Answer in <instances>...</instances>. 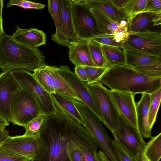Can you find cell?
<instances>
[{
  "instance_id": "cell-1",
  "label": "cell",
  "mask_w": 161,
  "mask_h": 161,
  "mask_svg": "<svg viewBox=\"0 0 161 161\" xmlns=\"http://www.w3.org/2000/svg\"><path fill=\"white\" fill-rule=\"evenodd\" d=\"M80 125L59 110L55 114L46 116L40 131L47 147L46 161H70L67 144L73 139Z\"/></svg>"
},
{
  "instance_id": "cell-2",
  "label": "cell",
  "mask_w": 161,
  "mask_h": 161,
  "mask_svg": "<svg viewBox=\"0 0 161 161\" xmlns=\"http://www.w3.org/2000/svg\"><path fill=\"white\" fill-rule=\"evenodd\" d=\"M99 82L110 90L129 92L134 95L151 94L161 88V77L146 75L125 65L108 68Z\"/></svg>"
},
{
  "instance_id": "cell-3",
  "label": "cell",
  "mask_w": 161,
  "mask_h": 161,
  "mask_svg": "<svg viewBox=\"0 0 161 161\" xmlns=\"http://www.w3.org/2000/svg\"><path fill=\"white\" fill-rule=\"evenodd\" d=\"M45 57L36 48L26 46L14 41L5 33L0 40V69L8 72L18 69L33 71L47 64Z\"/></svg>"
},
{
  "instance_id": "cell-4",
  "label": "cell",
  "mask_w": 161,
  "mask_h": 161,
  "mask_svg": "<svg viewBox=\"0 0 161 161\" xmlns=\"http://www.w3.org/2000/svg\"><path fill=\"white\" fill-rule=\"evenodd\" d=\"M20 87L31 94L38 103L42 114H56L58 110L50 94L41 86L32 74L26 70L18 69L10 71Z\"/></svg>"
},
{
  "instance_id": "cell-5",
  "label": "cell",
  "mask_w": 161,
  "mask_h": 161,
  "mask_svg": "<svg viewBox=\"0 0 161 161\" xmlns=\"http://www.w3.org/2000/svg\"><path fill=\"white\" fill-rule=\"evenodd\" d=\"M0 145L15 154L38 161H44L47 152L46 142L42 137L9 136Z\"/></svg>"
},
{
  "instance_id": "cell-6",
  "label": "cell",
  "mask_w": 161,
  "mask_h": 161,
  "mask_svg": "<svg viewBox=\"0 0 161 161\" xmlns=\"http://www.w3.org/2000/svg\"><path fill=\"white\" fill-rule=\"evenodd\" d=\"M74 103L83 117L85 123V127L92 134L97 146L111 161H119L113 148L112 140L100 119L82 102L75 100Z\"/></svg>"
},
{
  "instance_id": "cell-7",
  "label": "cell",
  "mask_w": 161,
  "mask_h": 161,
  "mask_svg": "<svg viewBox=\"0 0 161 161\" xmlns=\"http://www.w3.org/2000/svg\"><path fill=\"white\" fill-rule=\"evenodd\" d=\"M42 114L41 110L34 98L20 87L14 94L12 101L11 122L24 127Z\"/></svg>"
},
{
  "instance_id": "cell-8",
  "label": "cell",
  "mask_w": 161,
  "mask_h": 161,
  "mask_svg": "<svg viewBox=\"0 0 161 161\" xmlns=\"http://www.w3.org/2000/svg\"><path fill=\"white\" fill-rule=\"evenodd\" d=\"M88 86L100 111L102 122L113 133L119 127V115L111 97L109 90L99 81Z\"/></svg>"
},
{
  "instance_id": "cell-9",
  "label": "cell",
  "mask_w": 161,
  "mask_h": 161,
  "mask_svg": "<svg viewBox=\"0 0 161 161\" xmlns=\"http://www.w3.org/2000/svg\"><path fill=\"white\" fill-rule=\"evenodd\" d=\"M73 21L78 40H89L99 36L95 18L83 0H71Z\"/></svg>"
},
{
  "instance_id": "cell-10",
  "label": "cell",
  "mask_w": 161,
  "mask_h": 161,
  "mask_svg": "<svg viewBox=\"0 0 161 161\" xmlns=\"http://www.w3.org/2000/svg\"><path fill=\"white\" fill-rule=\"evenodd\" d=\"M123 48L150 55L161 56V33L147 30L128 33Z\"/></svg>"
},
{
  "instance_id": "cell-11",
  "label": "cell",
  "mask_w": 161,
  "mask_h": 161,
  "mask_svg": "<svg viewBox=\"0 0 161 161\" xmlns=\"http://www.w3.org/2000/svg\"><path fill=\"white\" fill-rule=\"evenodd\" d=\"M59 14L58 28L52 35L51 39L57 44L69 47L79 40L74 26L71 0H58Z\"/></svg>"
},
{
  "instance_id": "cell-12",
  "label": "cell",
  "mask_w": 161,
  "mask_h": 161,
  "mask_svg": "<svg viewBox=\"0 0 161 161\" xmlns=\"http://www.w3.org/2000/svg\"><path fill=\"white\" fill-rule=\"evenodd\" d=\"M123 49L126 57L125 65L148 76L161 77V56Z\"/></svg>"
},
{
  "instance_id": "cell-13",
  "label": "cell",
  "mask_w": 161,
  "mask_h": 161,
  "mask_svg": "<svg viewBox=\"0 0 161 161\" xmlns=\"http://www.w3.org/2000/svg\"><path fill=\"white\" fill-rule=\"evenodd\" d=\"M119 124V128L112 133L114 139L135 156L143 151L146 143L138 129L120 116Z\"/></svg>"
},
{
  "instance_id": "cell-14",
  "label": "cell",
  "mask_w": 161,
  "mask_h": 161,
  "mask_svg": "<svg viewBox=\"0 0 161 161\" xmlns=\"http://www.w3.org/2000/svg\"><path fill=\"white\" fill-rule=\"evenodd\" d=\"M59 71L80 100L103 121L102 116L86 82L80 79L68 66L61 65Z\"/></svg>"
},
{
  "instance_id": "cell-15",
  "label": "cell",
  "mask_w": 161,
  "mask_h": 161,
  "mask_svg": "<svg viewBox=\"0 0 161 161\" xmlns=\"http://www.w3.org/2000/svg\"><path fill=\"white\" fill-rule=\"evenodd\" d=\"M20 86L10 71L0 74V115L11 122V106L14 94Z\"/></svg>"
},
{
  "instance_id": "cell-16",
  "label": "cell",
  "mask_w": 161,
  "mask_h": 161,
  "mask_svg": "<svg viewBox=\"0 0 161 161\" xmlns=\"http://www.w3.org/2000/svg\"><path fill=\"white\" fill-rule=\"evenodd\" d=\"M109 92L119 116L138 129L134 95L129 92L112 90H109Z\"/></svg>"
},
{
  "instance_id": "cell-17",
  "label": "cell",
  "mask_w": 161,
  "mask_h": 161,
  "mask_svg": "<svg viewBox=\"0 0 161 161\" xmlns=\"http://www.w3.org/2000/svg\"><path fill=\"white\" fill-rule=\"evenodd\" d=\"M11 36L12 39L16 42L27 46L36 48L45 45L47 36L42 31L36 28L23 29L18 25Z\"/></svg>"
},
{
  "instance_id": "cell-18",
  "label": "cell",
  "mask_w": 161,
  "mask_h": 161,
  "mask_svg": "<svg viewBox=\"0 0 161 161\" xmlns=\"http://www.w3.org/2000/svg\"><path fill=\"white\" fill-rule=\"evenodd\" d=\"M68 48L69 59L75 66L97 67L92 59L88 40H79Z\"/></svg>"
},
{
  "instance_id": "cell-19",
  "label": "cell",
  "mask_w": 161,
  "mask_h": 161,
  "mask_svg": "<svg viewBox=\"0 0 161 161\" xmlns=\"http://www.w3.org/2000/svg\"><path fill=\"white\" fill-rule=\"evenodd\" d=\"M151 94H142L140 100L136 104L137 124L138 130L142 137L151 138L152 129L149 121V110Z\"/></svg>"
},
{
  "instance_id": "cell-20",
  "label": "cell",
  "mask_w": 161,
  "mask_h": 161,
  "mask_svg": "<svg viewBox=\"0 0 161 161\" xmlns=\"http://www.w3.org/2000/svg\"><path fill=\"white\" fill-rule=\"evenodd\" d=\"M161 12H142L127 18L126 28L128 33L138 32L148 30L153 26V21L155 17Z\"/></svg>"
},
{
  "instance_id": "cell-21",
  "label": "cell",
  "mask_w": 161,
  "mask_h": 161,
  "mask_svg": "<svg viewBox=\"0 0 161 161\" xmlns=\"http://www.w3.org/2000/svg\"><path fill=\"white\" fill-rule=\"evenodd\" d=\"M50 95L57 109L66 114L85 126V121L73 99L56 92L52 93Z\"/></svg>"
},
{
  "instance_id": "cell-22",
  "label": "cell",
  "mask_w": 161,
  "mask_h": 161,
  "mask_svg": "<svg viewBox=\"0 0 161 161\" xmlns=\"http://www.w3.org/2000/svg\"><path fill=\"white\" fill-rule=\"evenodd\" d=\"M83 1L90 8L96 10L118 23L127 19L122 11L112 6L106 0H84Z\"/></svg>"
},
{
  "instance_id": "cell-23",
  "label": "cell",
  "mask_w": 161,
  "mask_h": 161,
  "mask_svg": "<svg viewBox=\"0 0 161 161\" xmlns=\"http://www.w3.org/2000/svg\"><path fill=\"white\" fill-rule=\"evenodd\" d=\"M96 20L99 36L112 35L127 31L126 27H121L118 23L96 10L90 8Z\"/></svg>"
},
{
  "instance_id": "cell-24",
  "label": "cell",
  "mask_w": 161,
  "mask_h": 161,
  "mask_svg": "<svg viewBox=\"0 0 161 161\" xmlns=\"http://www.w3.org/2000/svg\"><path fill=\"white\" fill-rule=\"evenodd\" d=\"M101 45L108 68L125 64L126 57L123 47Z\"/></svg>"
},
{
  "instance_id": "cell-25",
  "label": "cell",
  "mask_w": 161,
  "mask_h": 161,
  "mask_svg": "<svg viewBox=\"0 0 161 161\" xmlns=\"http://www.w3.org/2000/svg\"><path fill=\"white\" fill-rule=\"evenodd\" d=\"M143 153L149 161H159L161 157V133L146 143Z\"/></svg>"
},
{
  "instance_id": "cell-26",
  "label": "cell",
  "mask_w": 161,
  "mask_h": 161,
  "mask_svg": "<svg viewBox=\"0 0 161 161\" xmlns=\"http://www.w3.org/2000/svg\"><path fill=\"white\" fill-rule=\"evenodd\" d=\"M88 46L92 61L98 67L108 68L105 59L101 45L92 39L88 40Z\"/></svg>"
},
{
  "instance_id": "cell-27",
  "label": "cell",
  "mask_w": 161,
  "mask_h": 161,
  "mask_svg": "<svg viewBox=\"0 0 161 161\" xmlns=\"http://www.w3.org/2000/svg\"><path fill=\"white\" fill-rule=\"evenodd\" d=\"M151 94V100L149 110L150 127L152 128L156 121L161 100V88Z\"/></svg>"
},
{
  "instance_id": "cell-28",
  "label": "cell",
  "mask_w": 161,
  "mask_h": 161,
  "mask_svg": "<svg viewBox=\"0 0 161 161\" xmlns=\"http://www.w3.org/2000/svg\"><path fill=\"white\" fill-rule=\"evenodd\" d=\"M46 116L44 114H40L24 126L25 131L24 135L28 136L41 137L40 129Z\"/></svg>"
},
{
  "instance_id": "cell-29",
  "label": "cell",
  "mask_w": 161,
  "mask_h": 161,
  "mask_svg": "<svg viewBox=\"0 0 161 161\" xmlns=\"http://www.w3.org/2000/svg\"><path fill=\"white\" fill-rule=\"evenodd\" d=\"M147 1V0H127L121 10L126 15L127 19L133 15L142 12Z\"/></svg>"
},
{
  "instance_id": "cell-30",
  "label": "cell",
  "mask_w": 161,
  "mask_h": 161,
  "mask_svg": "<svg viewBox=\"0 0 161 161\" xmlns=\"http://www.w3.org/2000/svg\"><path fill=\"white\" fill-rule=\"evenodd\" d=\"M113 148L119 161H136L134 155L115 139L112 140Z\"/></svg>"
},
{
  "instance_id": "cell-31",
  "label": "cell",
  "mask_w": 161,
  "mask_h": 161,
  "mask_svg": "<svg viewBox=\"0 0 161 161\" xmlns=\"http://www.w3.org/2000/svg\"><path fill=\"white\" fill-rule=\"evenodd\" d=\"M86 73L87 85L99 81L102 75L108 69L105 68L96 67H84Z\"/></svg>"
},
{
  "instance_id": "cell-32",
  "label": "cell",
  "mask_w": 161,
  "mask_h": 161,
  "mask_svg": "<svg viewBox=\"0 0 161 161\" xmlns=\"http://www.w3.org/2000/svg\"><path fill=\"white\" fill-rule=\"evenodd\" d=\"M17 6L26 9H41L45 8V5L42 3L25 0H12L8 1L7 4V8Z\"/></svg>"
},
{
  "instance_id": "cell-33",
  "label": "cell",
  "mask_w": 161,
  "mask_h": 161,
  "mask_svg": "<svg viewBox=\"0 0 161 161\" xmlns=\"http://www.w3.org/2000/svg\"><path fill=\"white\" fill-rule=\"evenodd\" d=\"M66 149L70 161H83L79 147L73 139L68 142Z\"/></svg>"
},
{
  "instance_id": "cell-34",
  "label": "cell",
  "mask_w": 161,
  "mask_h": 161,
  "mask_svg": "<svg viewBox=\"0 0 161 161\" xmlns=\"http://www.w3.org/2000/svg\"><path fill=\"white\" fill-rule=\"evenodd\" d=\"M30 159L7 150L0 145V161H27Z\"/></svg>"
},
{
  "instance_id": "cell-35",
  "label": "cell",
  "mask_w": 161,
  "mask_h": 161,
  "mask_svg": "<svg viewBox=\"0 0 161 161\" xmlns=\"http://www.w3.org/2000/svg\"><path fill=\"white\" fill-rule=\"evenodd\" d=\"M91 39L100 44L123 47L122 44L117 41L114 34L99 36Z\"/></svg>"
},
{
  "instance_id": "cell-36",
  "label": "cell",
  "mask_w": 161,
  "mask_h": 161,
  "mask_svg": "<svg viewBox=\"0 0 161 161\" xmlns=\"http://www.w3.org/2000/svg\"><path fill=\"white\" fill-rule=\"evenodd\" d=\"M48 10L53 19L56 30H57L59 24V14L58 0L48 1Z\"/></svg>"
},
{
  "instance_id": "cell-37",
  "label": "cell",
  "mask_w": 161,
  "mask_h": 161,
  "mask_svg": "<svg viewBox=\"0 0 161 161\" xmlns=\"http://www.w3.org/2000/svg\"><path fill=\"white\" fill-rule=\"evenodd\" d=\"M161 12V0H147L143 10L141 12Z\"/></svg>"
},
{
  "instance_id": "cell-38",
  "label": "cell",
  "mask_w": 161,
  "mask_h": 161,
  "mask_svg": "<svg viewBox=\"0 0 161 161\" xmlns=\"http://www.w3.org/2000/svg\"><path fill=\"white\" fill-rule=\"evenodd\" d=\"M74 73L82 81H87L86 73L84 67L75 66Z\"/></svg>"
},
{
  "instance_id": "cell-39",
  "label": "cell",
  "mask_w": 161,
  "mask_h": 161,
  "mask_svg": "<svg viewBox=\"0 0 161 161\" xmlns=\"http://www.w3.org/2000/svg\"><path fill=\"white\" fill-rule=\"evenodd\" d=\"M107 2L117 10L121 11L127 0H106Z\"/></svg>"
},
{
  "instance_id": "cell-40",
  "label": "cell",
  "mask_w": 161,
  "mask_h": 161,
  "mask_svg": "<svg viewBox=\"0 0 161 161\" xmlns=\"http://www.w3.org/2000/svg\"><path fill=\"white\" fill-rule=\"evenodd\" d=\"M9 136L8 130L5 128H0V145Z\"/></svg>"
},
{
  "instance_id": "cell-41",
  "label": "cell",
  "mask_w": 161,
  "mask_h": 161,
  "mask_svg": "<svg viewBox=\"0 0 161 161\" xmlns=\"http://www.w3.org/2000/svg\"><path fill=\"white\" fill-rule=\"evenodd\" d=\"M9 124V123L0 115V128H5Z\"/></svg>"
},
{
  "instance_id": "cell-42",
  "label": "cell",
  "mask_w": 161,
  "mask_h": 161,
  "mask_svg": "<svg viewBox=\"0 0 161 161\" xmlns=\"http://www.w3.org/2000/svg\"><path fill=\"white\" fill-rule=\"evenodd\" d=\"M98 154L101 161H111L106 154L102 151H98Z\"/></svg>"
},
{
  "instance_id": "cell-43",
  "label": "cell",
  "mask_w": 161,
  "mask_h": 161,
  "mask_svg": "<svg viewBox=\"0 0 161 161\" xmlns=\"http://www.w3.org/2000/svg\"><path fill=\"white\" fill-rule=\"evenodd\" d=\"M153 26L161 25V13L157 15L153 19Z\"/></svg>"
},
{
  "instance_id": "cell-44",
  "label": "cell",
  "mask_w": 161,
  "mask_h": 161,
  "mask_svg": "<svg viewBox=\"0 0 161 161\" xmlns=\"http://www.w3.org/2000/svg\"><path fill=\"white\" fill-rule=\"evenodd\" d=\"M3 19L2 16L0 17V40L3 34L5 33L3 27Z\"/></svg>"
},
{
  "instance_id": "cell-45",
  "label": "cell",
  "mask_w": 161,
  "mask_h": 161,
  "mask_svg": "<svg viewBox=\"0 0 161 161\" xmlns=\"http://www.w3.org/2000/svg\"><path fill=\"white\" fill-rule=\"evenodd\" d=\"M143 151H140L136 155V161H142V156H141V153Z\"/></svg>"
},
{
  "instance_id": "cell-46",
  "label": "cell",
  "mask_w": 161,
  "mask_h": 161,
  "mask_svg": "<svg viewBox=\"0 0 161 161\" xmlns=\"http://www.w3.org/2000/svg\"><path fill=\"white\" fill-rule=\"evenodd\" d=\"M3 0H0V17L2 16V13L3 8Z\"/></svg>"
},
{
  "instance_id": "cell-47",
  "label": "cell",
  "mask_w": 161,
  "mask_h": 161,
  "mask_svg": "<svg viewBox=\"0 0 161 161\" xmlns=\"http://www.w3.org/2000/svg\"><path fill=\"white\" fill-rule=\"evenodd\" d=\"M142 158V161H149L143 153V151L141 153Z\"/></svg>"
},
{
  "instance_id": "cell-48",
  "label": "cell",
  "mask_w": 161,
  "mask_h": 161,
  "mask_svg": "<svg viewBox=\"0 0 161 161\" xmlns=\"http://www.w3.org/2000/svg\"><path fill=\"white\" fill-rule=\"evenodd\" d=\"M27 161H36V160L31 159H30Z\"/></svg>"
}]
</instances>
